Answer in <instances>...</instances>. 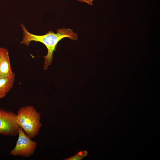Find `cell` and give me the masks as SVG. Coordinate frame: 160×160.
<instances>
[{"instance_id": "6da1fadb", "label": "cell", "mask_w": 160, "mask_h": 160, "mask_svg": "<svg viewBox=\"0 0 160 160\" xmlns=\"http://www.w3.org/2000/svg\"><path fill=\"white\" fill-rule=\"evenodd\" d=\"M21 26L23 31V38L20 44L28 46L32 41H39L43 44L47 48V53L46 56L43 57L44 58L43 67L44 70H47L52 64L53 53L60 40L65 37L69 38L73 40H76L78 38L77 34L69 28L66 29L64 28L61 29H58L56 33L49 31L44 35H37L28 32L23 24L21 25Z\"/></svg>"}, {"instance_id": "7a4b0ae2", "label": "cell", "mask_w": 160, "mask_h": 160, "mask_svg": "<svg viewBox=\"0 0 160 160\" xmlns=\"http://www.w3.org/2000/svg\"><path fill=\"white\" fill-rule=\"evenodd\" d=\"M41 118L40 113L32 105L22 107L17 113L18 126L31 139L38 135L42 126Z\"/></svg>"}, {"instance_id": "3957f363", "label": "cell", "mask_w": 160, "mask_h": 160, "mask_svg": "<svg viewBox=\"0 0 160 160\" xmlns=\"http://www.w3.org/2000/svg\"><path fill=\"white\" fill-rule=\"evenodd\" d=\"M18 135V138L15 146L10 151V154L24 157H30L34 153L37 143L33 140L20 127Z\"/></svg>"}, {"instance_id": "277c9868", "label": "cell", "mask_w": 160, "mask_h": 160, "mask_svg": "<svg viewBox=\"0 0 160 160\" xmlns=\"http://www.w3.org/2000/svg\"><path fill=\"white\" fill-rule=\"evenodd\" d=\"M17 113L0 108V135L15 136L20 127L16 121Z\"/></svg>"}, {"instance_id": "5b68a950", "label": "cell", "mask_w": 160, "mask_h": 160, "mask_svg": "<svg viewBox=\"0 0 160 160\" xmlns=\"http://www.w3.org/2000/svg\"><path fill=\"white\" fill-rule=\"evenodd\" d=\"M15 73L10 76L0 77V99L4 97L13 86Z\"/></svg>"}, {"instance_id": "8992f818", "label": "cell", "mask_w": 160, "mask_h": 160, "mask_svg": "<svg viewBox=\"0 0 160 160\" xmlns=\"http://www.w3.org/2000/svg\"><path fill=\"white\" fill-rule=\"evenodd\" d=\"M13 73L8 52L0 60V77L9 76Z\"/></svg>"}, {"instance_id": "52a82bcc", "label": "cell", "mask_w": 160, "mask_h": 160, "mask_svg": "<svg viewBox=\"0 0 160 160\" xmlns=\"http://www.w3.org/2000/svg\"><path fill=\"white\" fill-rule=\"evenodd\" d=\"M88 152L86 151H80L73 156L63 159V160H81L86 157Z\"/></svg>"}, {"instance_id": "ba28073f", "label": "cell", "mask_w": 160, "mask_h": 160, "mask_svg": "<svg viewBox=\"0 0 160 160\" xmlns=\"http://www.w3.org/2000/svg\"><path fill=\"white\" fill-rule=\"evenodd\" d=\"M8 52V50L7 49L0 47V60Z\"/></svg>"}, {"instance_id": "9c48e42d", "label": "cell", "mask_w": 160, "mask_h": 160, "mask_svg": "<svg viewBox=\"0 0 160 160\" xmlns=\"http://www.w3.org/2000/svg\"><path fill=\"white\" fill-rule=\"evenodd\" d=\"M77 1L81 2H84L86 3L89 5H92V2L93 0H77Z\"/></svg>"}]
</instances>
